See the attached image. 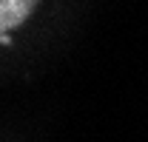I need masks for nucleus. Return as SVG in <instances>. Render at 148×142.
<instances>
[{
  "mask_svg": "<svg viewBox=\"0 0 148 142\" xmlns=\"http://www.w3.org/2000/svg\"><path fill=\"white\" fill-rule=\"evenodd\" d=\"M37 0H0V34H9V29L20 26L34 12Z\"/></svg>",
  "mask_w": 148,
  "mask_h": 142,
  "instance_id": "f257e3e1",
  "label": "nucleus"
}]
</instances>
